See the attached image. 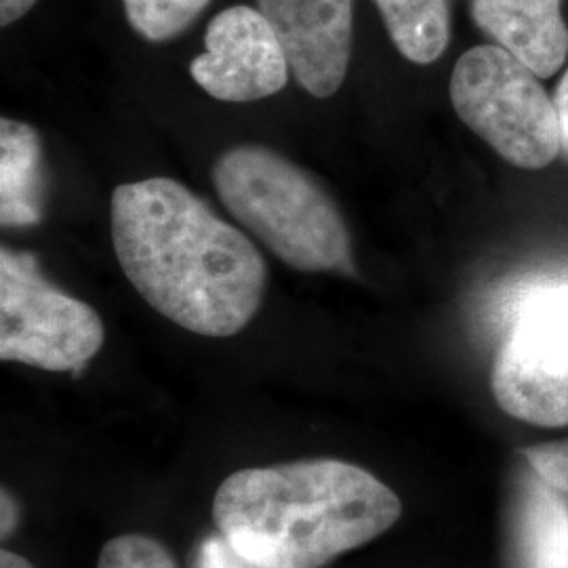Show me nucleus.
<instances>
[{
	"label": "nucleus",
	"mask_w": 568,
	"mask_h": 568,
	"mask_svg": "<svg viewBox=\"0 0 568 568\" xmlns=\"http://www.w3.org/2000/svg\"><path fill=\"white\" fill-rule=\"evenodd\" d=\"M554 105H556L558 122H560L562 148H565V152H568V72L562 77V81L558 82V87H556Z\"/></svg>",
	"instance_id": "16"
},
{
	"label": "nucleus",
	"mask_w": 568,
	"mask_h": 568,
	"mask_svg": "<svg viewBox=\"0 0 568 568\" xmlns=\"http://www.w3.org/2000/svg\"><path fill=\"white\" fill-rule=\"evenodd\" d=\"M211 0H122L129 26L148 42H169L203 16Z\"/></svg>",
	"instance_id": "13"
},
{
	"label": "nucleus",
	"mask_w": 568,
	"mask_h": 568,
	"mask_svg": "<svg viewBox=\"0 0 568 568\" xmlns=\"http://www.w3.org/2000/svg\"><path fill=\"white\" fill-rule=\"evenodd\" d=\"M39 0H0V23L13 26L16 21H20L26 13H30L34 9Z\"/></svg>",
	"instance_id": "17"
},
{
	"label": "nucleus",
	"mask_w": 568,
	"mask_h": 568,
	"mask_svg": "<svg viewBox=\"0 0 568 568\" xmlns=\"http://www.w3.org/2000/svg\"><path fill=\"white\" fill-rule=\"evenodd\" d=\"M450 102L478 138L520 169H544L562 148L554 100L537 74L499 44H480L459 58Z\"/></svg>",
	"instance_id": "4"
},
{
	"label": "nucleus",
	"mask_w": 568,
	"mask_h": 568,
	"mask_svg": "<svg viewBox=\"0 0 568 568\" xmlns=\"http://www.w3.org/2000/svg\"><path fill=\"white\" fill-rule=\"evenodd\" d=\"M0 568H34V565L16 551L2 549L0 551Z\"/></svg>",
	"instance_id": "18"
},
{
	"label": "nucleus",
	"mask_w": 568,
	"mask_h": 568,
	"mask_svg": "<svg viewBox=\"0 0 568 568\" xmlns=\"http://www.w3.org/2000/svg\"><path fill=\"white\" fill-rule=\"evenodd\" d=\"M497 403L528 424L568 426V283L528 295L493 368Z\"/></svg>",
	"instance_id": "6"
},
{
	"label": "nucleus",
	"mask_w": 568,
	"mask_h": 568,
	"mask_svg": "<svg viewBox=\"0 0 568 568\" xmlns=\"http://www.w3.org/2000/svg\"><path fill=\"white\" fill-rule=\"evenodd\" d=\"M400 511L394 490L337 459L239 469L213 497L215 527L253 568H323L386 532Z\"/></svg>",
	"instance_id": "2"
},
{
	"label": "nucleus",
	"mask_w": 568,
	"mask_h": 568,
	"mask_svg": "<svg viewBox=\"0 0 568 568\" xmlns=\"http://www.w3.org/2000/svg\"><path fill=\"white\" fill-rule=\"evenodd\" d=\"M213 185L230 215L288 267L354 272L339 206L302 166L264 145H236L213 164Z\"/></svg>",
	"instance_id": "3"
},
{
	"label": "nucleus",
	"mask_w": 568,
	"mask_h": 568,
	"mask_svg": "<svg viewBox=\"0 0 568 568\" xmlns=\"http://www.w3.org/2000/svg\"><path fill=\"white\" fill-rule=\"evenodd\" d=\"M283 44L291 77L326 100L344 84L354 39V0H257Z\"/></svg>",
	"instance_id": "8"
},
{
	"label": "nucleus",
	"mask_w": 568,
	"mask_h": 568,
	"mask_svg": "<svg viewBox=\"0 0 568 568\" xmlns=\"http://www.w3.org/2000/svg\"><path fill=\"white\" fill-rule=\"evenodd\" d=\"M471 18L539 79L554 77L567 60L562 0H471Z\"/></svg>",
	"instance_id": "9"
},
{
	"label": "nucleus",
	"mask_w": 568,
	"mask_h": 568,
	"mask_svg": "<svg viewBox=\"0 0 568 568\" xmlns=\"http://www.w3.org/2000/svg\"><path fill=\"white\" fill-rule=\"evenodd\" d=\"M0 217L4 227L41 222L42 148L26 122L0 121Z\"/></svg>",
	"instance_id": "10"
},
{
	"label": "nucleus",
	"mask_w": 568,
	"mask_h": 568,
	"mask_svg": "<svg viewBox=\"0 0 568 568\" xmlns=\"http://www.w3.org/2000/svg\"><path fill=\"white\" fill-rule=\"evenodd\" d=\"M516 548L520 568H568V506L546 480L523 493Z\"/></svg>",
	"instance_id": "11"
},
{
	"label": "nucleus",
	"mask_w": 568,
	"mask_h": 568,
	"mask_svg": "<svg viewBox=\"0 0 568 568\" xmlns=\"http://www.w3.org/2000/svg\"><path fill=\"white\" fill-rule=\"evenodd\" d=\"M98 568H178V562L161 541L131 532L103 546Z\"/></svg>",
	"instance_id": "14"
},
{
	"label": "nucleus",
	"mask_w": 568,
	"mask_h": 568,
	"mask_svg": "<svg viewBox=\"0 0 568 568\" xmlns=\"http://www.w3.org/2000/svg\"><path fill=\"white\" fill-rule=\"evenodd\" d=\"M403 58L419 65L443 58L450 41L448 0H375Z\"/></svg>",
	"instance_id": "12"
},
{
	"label": "nucleus",
	"mask_w": 568,
	"mask_h": 568,
	"mask_svg": "<svg viewBox=\"0 0 568 568\" xmlns=\"http://www.w3.org/2000/svg\"><path fill=\"white\" fill-rule=\"evenodd\" d=\"M527 459L549 487L568 493V440L528 448Z\"/></svg>",
	"instance_id": "15"
},
{
	"label": "nucleus",
	"mask_w": 568,
	"mask_h": 568,
	"mask_svg": "<svg viewBox=\"0 0 568 568\" xmlns=\"http://www.w3.org/2000/svg\"><path fill=\"white\" fill-rule=\"evenodd\" d=\"M105 342L95 307L60 291L37 257L0 248V358L51 373L79 371Z\"/></svg>",
	"instance_id": "5"
},
{
	"label": "nucleus",
	"mask_w": 568,
	"mask_h": 568,
	"mask_svg": "<svg viewBox=\"0 0 568 568\" xmlns=\"http://www.w3.org/2000/svg\"><path fill=\"white\" fill-rule=\"evenodd\" d=\"M126 281L164 318L204 337H232L264 302V257L183 183H122L110 201Z\"/></svg>",
	"instance_id": "1"
},
{
	"label": "nucleus",
	"mask_w": 568,
	"mask_h": 568,
	"mask_svg": "<svg viewBox=\"0 0 568 568\" xmlns=\"http://www.w3.org/2000/svg\"><path fill=\"white\" fill-rule=\"evenodd\" d=\"M190 74L220 102L248 103L283 91L291 65L264 13L234 4L206 26L204 53L192 60Z\"/></svg>",
	"instance_id": "7"
}]
</instances>
